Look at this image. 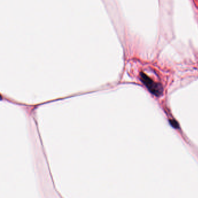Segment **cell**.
<instances>
[{
	"instance_id": "1",
	"label": "cell",
	"mask_w": 198,
	"mask_h": 198,
	"mask_svg": "<svg viewBox=\"0 0 198 198\" xmlns=\"http://www.w3.org/2000/svg\"><path fill=\"white\" fill-rule=\"evenodd\" d=\"M141 80L152 94L156 96H160L163 92L162 85L155 82L143 72L141 73Z\"/></svg>"
}]
</instances>
